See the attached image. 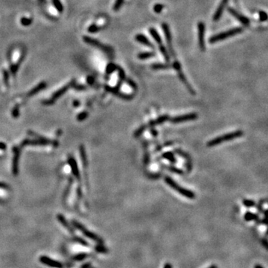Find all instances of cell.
I'll list each match as a JSON object with an SVG mask.
<instances>
[{
	"instance_id": "obj_32",
	"label": "cell",
	"mask_w": 268,
	"mask_h": 268,
	"mask_svg": "<svg viewBox=\"0 0 268 268\" xmlns=\"http://www.w3.org/2000/svg\"><path fill=\"white\" fill-rule=\"evenodd\" d=\"M21 22V24L24 26H30L32 23V20L31 18H27V17H23L20 20Z\"/></svg>"
},
{
	"instance_id": "obj_3",
	"label": "cell",
	"mask_w": 268,
	"mask_h": 268,
	"mask_svg": "<svg viewBox=\"0 0 268 268\" xmlns=\"http://www.w3.org/2000/svg\"><path fill=\"white\" fill-rule=\"evenodd\" d=\"M243 32V29L241 27H236L233 28V29H231L230 30L227 31V32H221V33L218 34V35H215L214 36H212V38L209 39V43H217L218 41H221V40H224L225 39H227L231 37H233L235 35H238V34L241 33Z\"/></svg>"
},
{
	"instance_id": "obj_45",
	"label": "cell",
	"mask_w": 268,
	"mask_h": 268,
	"mask_svg": "<svg viewBox=\"0 0 268 268\" xmlns=\"http://www.w3.org/2000/svg\"><path fill=\"white\" fill-rule=\"evenodd\" d=\"M87 82L89 83V84H92L94 82V78L92 77H87Z\"/></svg>"
},
{
	"instance_id": "obj_15",
	"label": "cell",
	"mask_w": 268,
	"mask_h": 268,
	"mask_svg": "<svg viewBox=\"0 0 268 268\" xmlns=\"http://www.w3.org/2000/svg\"><path fill=\"white\" fill-rule=\"evenodd\" d=\"M169 119L170 118L168 116L163 115V116H160V117L158 118L157 119H155V120H153V121H151V122L148 123V126L153 127L156 125H159V124L163 123V122H166L167 120H169Z\"/></svg>"
},
{
	"instance_id": "obj_52",
	"label": "cell",
	"mask_w": 268,
	"mask_h": 268,
	"mask_svg": "<svg viewBox=\"0 0 268 268\" xmlns=\"http://www.w3.org/2000/svg\"><path fill=\"white\" fill-rule=\"evenodd\" d=\"M151 134H153V136H156V135H157V132H156V130H154V129H151Z\"/></svg>"
},
{
	"instance_id": "obj_36",
	"label": "cell",
	"mask_w": 268,
	"mask_h": 268,
	"mask_svg": "<svg viewBox=\"0 0 268 268\" xmlns=\"http://www.w3.org/2000/svg\"><path fill=\"white\" fill-rule=\"evenodd\" d=\"M3 78H4L5 84L6 86H8L9 75H8V71L5 70V69H4V70H3Z\"/></svg>"
},
{
	"instance_id": "obj_13",
	"label": "cell",
	"mask_w": 268,
	"mask_h": 268,
	"mask_svg": "<svg viewBox=\"0 0 268 268\" xmlns=\"http://www.w3.org/2000/svg\"><path fill=\"white\" fill-rule=\"evenodd\" d=\"M135 39L137 42H139V43L141 44H143L145 46H148V47H151V48H153V45L151 43V42L148 40L146 37L144 35H142V34H139V35H136V37H135Z\"/></svg>"
},
{
	"instance_id": "obj_20",
	"label": "cell",
	"mask_w": 268,
	"mask_h": 268,
	"mask_svg": "<svg viewBox=\"0 0 268 268\" xmlns=\"http://www.w3.org/2000/svg\"><path fill=\"white\" fill-rule=\"evenodd\" d=\"M58 218L59 221H60V222L62 224H63V226L65 227V228L67 229V230H69V232H70V233H73V232H74V230H72V227H71L70 226H69V224H68L67 221H66V220H65V218H63V215H58Z\"/></svg>"
},
{
	"instance_id": "obj_21",
	"label": "cell",
	"mask_w": 268,
	"mask_h": 268,
	"mask_svg": "<svg viewBox=\"0 0 268 268\" xmlns=\"http://www.w3.org/2000/svg\"><path fill=\"white\" fill-rule=\"evenodd\" d=\"M155 55V53L153 52H141L138 55V58L140 60H146V59L152 58Z\"/></svg>"
},
{
	"instance_id": "obj_18",
	"label": "cell",
	"mask_w": 268,
	"mask_h": 268,
	"mask_svg": "<svg viewBox=\"0 0 268 268\" xmlns=\"http://www.w3.org/2000/svg\"><path fill=\"white\" fill-rule=\"evenodd\" d=\"M151 69H154V70H159V69H170V68L172 67V65L167 64V63H153L151 65Z\"/></svg>"
},
{
	"instance_id": "obj_22",
	"label": "cell",
	"mask_w": 268,
	"mask_h": 268,
	"mask_svg": "<svg viewBox=\"0 0 268 268\" xmlns=\"http://www.w3.org/2000/svg\"><path fill=\"white\" fill-rule=\"evenodd\" d=\"M159 51H160L161 53H162V55H163V57H164V58H165V61L168 62H168L170 61V56H169V55H168V52H167L166 48H165V46H164L163 45H162V44H159Z\"/></svg>"
},
{
	"instance_id": "obj_23",
	"label": "cell",
	"mask_w": 268,
	"mask_h": 268,
	"mask_svg": "<svg viewBox=\"0 0 268 268\" xmlns=\"http://www.w3.org/2000/svg\"><path fill=\"white\" fill-rule=\"evenodd\" d=\"M244 218L246 221H255V220H257L258 218V215H256V214L252 213V212H247L244 215Z\"/></svg>"
},
{
	"instance_id": "obj_41",
	"label": "cell",
	"mask_w": 268,
	"mask_h": 268,
	"mask_svg": "<svg viewBox=\"0 0 268 268\" xmlns=\"http://www.w3.org/2000/svg\"><path fill=\"white\" fill-rule=\"evenodd\" d=\"M172 67H173V68H174V69H176V72H180V71H182V70H181L180 63H179L178 61H176V60H175L174 63H173Z\"/></svg>"
},
{
	"instance_id": "obj_16",
	"label": "cell",
	"mask_w": 268,
	"mask_h": 268,
	"mask_svg": "<svg viewBox=\"0 0 268 268\" xmlns=\"http://www.w3.org/2000/svg\"><path fill=\"white\" fill-rule=\"evenodd\" d=\"M149 32L156 43H158L159 45L162 44V38H161L160 35H159V34L158 33L156 29H153V28H151L149 29Z\"/></svg>"
},
{
	"instance_id": "obj_47",
	"label": "cell",
	"mask_w": 268,
	"mask_h": 268,
	"mask_svg": "<svg viewBox=\"0 0 268 268\" xmlns=\"http://www.w3.org/2000/svg\"><path fill=\"white\" fill-rule=\"evenodd\" d=\"M75 89H77V90H83V89H85V86H80V85H77V86H75Z\"/></svg>"
},
{
	"instance_id": "obj_33",
	"label": "cell",
	"mask_w": 268,
	"mask_h": 268,
	"mask_svg": "<svg viewBox=\"0 0 268 268\" xmlns=\"http://www.w3.org/2000/svg\"><path fill=\"white\" fill-rule=\"evenodd\" d=\"M123 3H124V0H116L115 4H114V5H113V10L116 11H119V9L122 8Z\"/></svg>"
},
{
	"instance_id": "obj_46",
	"label": "cell",
	"mask_w": 268,
	"mask_h": 268,
	"mask_svg": "<svg viewBox=\"0 0 268 268\" xmlns=\"http://www.w3.org/2000/svg\"><path fill=\"white\" fill-rule=\"evenodd\" d=\"M128 83H129L130 86H131L133 88H134V89H136V85L135 84V83H134V82L132 81V80H128Z\"/></svg>"
},
{
	"instance_id": "obj_29",
	"label": "cell",
	"mask_w": 268,
	"mask_h": 268,
	"mask_svg": "<svg viewBox=\"0 0 268 268\" xmlns=\"http://www.w3.org/2000/svg\"><path fill=\"white\" fill-rule=\"evenodd\" d=\"M147 128H148V125H142V126H141L140 128H139V129L136 130V132H135V134H134L135 137H139V136H140L141 135L143 134L144 131H145V130H146Z\"/></svg>"
},
{
	"instance_id": "obj_40",
	"label": "cell",
	"mask_w": 268,
	"mask_h": 268,
	"mask_svg": "<svg viewBox=\"0 0 268 268\" xmlns=\"http://www.w3.org/2000/svg\"><path fill=\"white\" fill-rule=\"evenodd\" d=\"M80 154H81V158L83 159V162L84 163V165H86V153H85V151H84V148L83 147L80 148Z\"/></svg>"
},
{
	"instance_id": "obj_39",
	"label": "cell",
	"mask_w": 268,
	"mask_h": 268,
	"mask_svg": "<svg viewBox=\"0 0 268 268\" xmlns=\"http://www.w3.org/2000/svg\"><path fill=\"white\" fill-rule=\"evenodd\" d=\"M166 168H168V170H170V171H173V173H178V174H182V173H183V172H182V170L179 169V168H175V167H171V166H167V167H166Z\"/></svg>"
},
{
	"instance_id": "obj_17",
	"label": "cell",
	"mask_w": 268,
	"mask_h": 268,
	"mask_svg": "<svg viewBox=\"0 0 268 268\" xmlns=\"http://www.w3.org/2000/svg\"><path fill=\"white\" fill-rule=\"evenodd\" d=\"M46 82H41V83H39V84L36 86V87L34 88V89H32V90L31 91V92H29V94H28V96H32V95H35V94L38 93V92H40V91L43 90V89H44V88L46 87Z\"/></svg>"
},
{
	"instance_id": "obj_35",
	"label": "cell",
	"mask_w": 268,
	"mask_h": 268,
	"mask_svg": "<svg viewBox=\"0 0 268 268\" xmlns=\"http://www.w3.org/2000/svg\"><path fill=\"white\" fill-rule=\"evenodd\" d=\"M243 204L247 207H252L255 205V203L251 200H243Z\"/></svg>"
},
{
	"instance_id": "obj_8",
	"label": "cell",
	"mask_w": 268,
	"mask_h": 268,
	"mask_svg": "<svg viewBox=\"0 0 268 268\" xmlns=\"http://www.w3.org/2000/svg\"><path fill=\"white\" fill-rule=\"evenodd\" d=\"M74 83H75V80H72V81H71L69 84L66 85V86H64L63 87H62L61 89H60L59 90L57 91V92H55L53 95H52V98H51L50 100L46 101L44 102L45 104L50 105V104H54L55 101L56 100L57 98H58L59 97H60L61 95H63V94H64L65 92H66V91L69 89V87H70V86H74Z\"/></svg>"
},
{
	"instance_id": "obj_51",
	"label": "cell",
	"mask_w": 268,
	"mask_h": 268,
	"mask_svg": "<svg viewBox=\"0 0 268 268\" xmlns=\"http://www.w3.org/2000/svg\"><path fill=\"white\" fill-rule=\"evenodd\" d=\"M164 268H172V265L170 263H165L164 265Z\"/></svg>"
},
{
	"instance_id": "obj_7",
	"label": "cell",
	"mask_w": 268,
	"mask_h": 268,
	"mask_svg": "<svg viewBox=\"0 0 268 268\" xmlns=\"http://www.w3.org/2000/svg\"><path fill=\"white\" fill-rule=\"evenodd\" d=\"M197 117H198L197 114L195 113H193L175 116V117L172 118V119H169V120L170 122H172V123L177 124V123H182V122H189V121H194L195 120V119H197Z\"/></svg>"
},
{
	"instance_id": "obj_9",
	"label": "cell",
	"mask_w": 268,
	"mask_h": 268,
	"mask_svg": "<svg viewBox=\"0 0 268 268\" xmlns=\"http://www.w3.org/2000/svg\"><path fill=\"white\" fill-rule=\"evenodd\" d=\"M228 11L231 15H232L234 17L236 18L238 21L241 22V23H242L243 25H244V26H248L249 24V20L247 17L244 16L243 14H240L239 12H238L236 10L232 8H228Z\"/></svg>"
},
{
	"instance_id": "obj_38",
	"label": "cell",
	"mask_w": 268,
	"mask_h": 268,
	"mask_svg": "<svg viewBox=\"0 0 268 268\" xmlns=\"http://www.w3.org/2000/svg\"><path fill=\"white\" fill-rule=\"evenodd\" d=\"M86 256H87V255H86V253H80L75 255V256L74 257V259L76 260V261H82V260L85 259V258H86Z\"/></svg>"
},
{
	"instance_id": "obj_12",
	"label": "cell",
	"mask_w": 268,
	"mask_h": 268,
	"mask_svg": "<svg viewBox=\"0 0 268 268\" xmlns=\"http://www.w3.org/2000/svg\"><path fill=\"white\" fill-rule=\"evenodd\" d=\"M162 30H163V32H164V35H165V39H166L167 43H168V44L169 45L170 50H171V52H173L172 46H171L172 37H171V31H170V29H169V26H168V25L166 24V23H163V24L162 25Z\"/></svg>"
},
{
	"instance_id": "obj_53",
	"label": "cell",
	"mask_w": 268,
	"mask_h": 268,
	"mask_svg": "<svg viewBox=\"0 0 268 268\" xmlns=\"http://www.w3.org/2000/svg\"><path fill=\"white\" fill-rule=\"evenodd\" d=\"M90 266H91V264H89V263H87V264H83V265L82 266V268H89L90 267Z\"/></svg>"
},
{
	"instance_id": "obj_11",
	"label": "cell",
	"mask_w": 268,
	"mask_h": 268,
	"mask_svg": "<svg viewBox=\"0 0 268 268\" xmlns=\"http://www.w3.org/2000/svg\"><path fill=\"white\" fill-rule=\"evenodd\" d=\"M227 3H228V0H222V2H221V4L219 5L218 8H217L215 14H214L213 21L217 22L221 19V16H222L223 13H224V8H225L226 6H227Z\"/></svg>"
},
{
	"instance_id": "obj_54",
	"label": "cell",
	"mask_w": 268,
	"mask_h": 268,
	"mask_svg": "<svg viewBox=\"0 0 268 268\" xmlns=\"http://www.w3.org/2000/svg\"><path fill=\"white\" fill-rule=\"evenodd\" d=\"M254 268H264V267H263L261 265H260V264H255V265L254 266Z\"/></svg>"
},
{
	"instance_id": "obj_5",
	"label": "cell",
	"mask_w": 268,
	"mask_h": 268,
	"mask_svg": "<svg viewBox=\"0 0 268 268\" xmlns=\"http://www.w3.org/2000/svg\"><path fill=\"white\" fill-rule=\"evenodd\" d=\"M83 39L86 43H87V44H89V45H91V46H95V47H97V48H98V49L103 50L104 52H107V53H112L113 52L112 48L110 47V46H106V45H104V44H102V43H101L98 40H95V39L91 38H89V37H87V36L83 37Z\"/></svg>"
},
{
	"instance_id": "obj_1",
	"label": "cell",
	"mask_w": 268,
	"mask_h": 268,
	"mask_svg": "<svg viewBox=\"0 0 268 268\" xmlns=\"http://www.w3.org/2000/svg\"><path fill=\"white\" fill-rule=\"evenodd\" d=\"M243 132L241 131H237L233 133H229V134L222 135L221 136H218V137L215 138V139H212L209 142L207 143V146L208 147H214L216 146V145H220V144L223 143L224 142H227V141L232 140V139H238V138L241 137L243 136Z\"/></svg>"
},
{
	"instance_id": "obj_31",
	"label": "cell",
	"mask_w": 268,
	"mask_h": 268,
	"mask_svg": "<svg viewBox=\"0 0 268 268\" xmlns=\"http://www.w3.org/2000/svg\"><path fill=\"white\" fill-rule=\"evenodd\" d=\"M20 62H21V60H20L19 62H17V63H15V64L11 65V74L15 75V74L17 73V72L18 69H19L20 67Z\"/></svg>"
},
{
	"instance_id": "obj_49",
	"label": "cell",
	"mask_w": 268,
	"mask_h": 268,
	"mask_svg": "<svg viewBox=\"0 0 268 268\" xmlns=\"http://www.w3.org/2000/svg\"><path fill=\"white\" fill-rule=\"evenodd\" d=\"M149 159H150L149 155H148V154L145 155V164H147L148 162H149Z\"/></svg>"
},
{
	"instance_id": "obj_6",
	"label": "cell",
	"mask_w": 268,
	"mask_h": 268,
	"mask_svg": "<svg viewBox=\"0 0 268 268\" xmlns=\"http://www.w3.org/2000/svg\"><path fill=\"white\" fill-rule=\"evenodd\" d=\"M198 28V44L201 51H205V24L203 22H200L197 25Z\"/></svg>"
},
{
	"instance_id": "obj_48",
	"label": "cell",
	"mask_w": 268,
	"mask_h": 268,
	"mask_svg": "<svg viewBox=\"0 0 268 268\" xmlns=\"http://www.w3.org/2000/svg\"><path fill=\"white\" fill-rule=\"evenodd\" d=\"M261 243H262L263 245L264 246V247H265L266 249H267V240L266 239L262 240V241H261Z\"/></svg>"
},
{
	"instance_id": "obj_55",
	"label": "cell",
	"mask_w": 268,
	"mask_h": 268,
	"mask_svg": "<svg viewBox=\"0 0 268 268\" xmlns=\"http://www.w3.org/2000/svg\"><path fill=\"white\" fill-rule=\"evenodd\" d=\"M209 268H218V267H217L216 265H215V264H214V265H212V266H210L209 267Z\"/></svg>"
},
{
	"instance_id": "obj_24",
	"label": "cell",
	"mask_w": 268,
	"mask_h": 268,
	"mask_svg": "<svg viewBox=\"0 0 268 268\" xmlns=\"http://www.w3.org/2000/svg\"><path fill=\"white\" fill-rule=\"evenodd\" d=\"M117 69H118V71H119V79H120V80L119 81L117 86H116V89H119V86H121V83H122V82L123 81V80H125V72H124L123 69H122L121 67H118L117 66Z\"/></svg>"
},
{
	"instance_id": "obj_10",
	"label": "cell",
	"mask_w": 268,
	"mask_h": 268,
	"mask_svg": "<svg viewBox=\"0 0 268 268\" xmlns=\"http://www.w3.org/2000/svg\"><path fill=\"white\" fill-rule=\"evenodd\" d=\"M40 262L43 263V264H46V265L49 266V267H53V268H62L63 265L61 264V263L59 262L58 261H55V260L52 259V258H49L47 256H41L40 258Z\"/></svg>"
},
{
	"instance_id": "obj_50",
	"label": "cell",
	"mask_w": 268,
	"mask_h": 268,
	"mask_svg": "<svg viewBox=\"0 0 268 268\" xmlns=\"http://www.w3.org/2000/svg\"><path fill=\"white\" fill-rule=\"evenodd\" d=\"M6 148V145L3 142H0V149L5 150Z\"/></svg>"
},
{
	"instance_id": "obj_2",
	"label": "cell",
	"mask_w": 268,
	"mask_h": 268,
	"mask_svg": "<svg viewBox=\"0 0 268 268\" xmlns=\"http://www.w3.org/2000/svg\"><path fill=\"white\" fill-rule=\"evenodd\" d=\"M165 182L169 185L171 188H172L173 189L176 190V191H177L178 193L180 194L181 195L184 196L185 197L188 198V199H194L195 198V194L194 192H192L190 190L186 189V188H183V187L180 186L179 185H178L173 179H171L170 176H165Z\"/></svg>"
},
{
	"instance_id": "obj_37",
	"label": "cell",
	"mask_w": 268,
	"mask_h": 268,
	"mask_svg": "<svg viewBox=\"0 0 268 268\" xmlns=\"http://www.w3.org/2000/svg\"><path fill=\"white\" fill-rule=\"evenodd\" d=\"M259 20L261 22H264L267 20V14L266 12L263 11H259Z\"/></svg>"
},
{
	"instance_id": "obj_34",
	"label": "cell",
	"mask_w": 268,
	"mask_h": 268,
	"mask_svg": "<svg viewBox=\"0 0 268 268\" xmlns=\"http://www.w3.org/2000/svg\"><path fill=\"white\" fill-rule=\"evenodd\" d=\"M164 8V5L162 4H156L154 6H153V11L156 12V14H159L162 12V11L163 10Z\"/></svg>"
},
{
	"instance_id": "obj_28",
	"label": "cell",
	"mask_w": 268,
	"mask_h": 268,
	"mask_svg": "<svg viewBox=\"0 0 268 268\" xmlns=\"http://www.w3.org/2000/svg\"><path fill=\"white\" fill-rule=\"evenodd\" d=\"M95 249L98 252H100V253H107L108 252V249L106 248L103 244H98L95 246Z\"/></svg>"
},
{
	"instance_id": "obj_25",
	"label": "cell",
	"mask_w": 268,
	"mask_h": 268,
	"mask_svg": "<svg viewBox=\"0 0 268 268\" xmlns=\"http://www.w3.org/2000/svg\"><path fill=\"white\" fill-rule=\"evenodd\" d=\"M162 157L165 158V159H168V160H169L171 163H176V159H175L173 153H171V152L164 153L163 154H162Z\"/></svg>"
},
{
	"instance_id": "obj_30",
	"label": "cell",
	"mask_w": 268,
	"mask_h": 268,
	"mask_svg": "<svg viewBox=\"0 0 268 268\" xmlns=\"http://www.w3.org/2000/svg\"><path fill=\"white\" fill-rule=\"evenodd\" d=\"M101 29L100 27H98V26H96L95 24H92L88 28V32L89 33H96V32H99Z\"/></svg>"
},
{
	"instance_id": "obj_43",
	"label": "cell",
	"mask_w": 268,
	"mask_h": 268,
	"mask_svg": "<svg viewBox=\"0 0 268 268\" xmlns=\"http://www.w3.org/2000/svg\"><path fill=\"white\" fill-rule=\"evenodd\" d=\"M75 241H77V242H79L80 243V244H81L82 245H84V246H87V242H86V241H85L84 240H83V239H81V238H75Z\"/></svg>"
},
{
	"instance_id": "obj_14",
	"label": "cell",
	"mask_w": 268,
	"mask_h": 268,
	"mask_svg": "<svg viewBox=\"0 0 268 268\" xmlns=\"http://www.w3.org/2000/svg\"><path fill=\"white\" fill-rule=\"evenodd\" d=\"M14 157L13 162V171L15 175L17 174L18 172V163H19V156L20 151L17 148H14Z\"/></svg>"
},
{
	"instance_id": "obj_19",
	"label": "cell",
	"mask_w": 268,
	"mask_h": 268,
	"mask_svg": "<svg viewBox=\"0 0 268 268\" xmlns=\"http://www.w3.org/2000/svg\"><path fill=\"white\" fill-rule=\"evenodd\" d=\"M69 165H71V168H72V171H73L74 175H75L77 178H78L79 179V177H80V176H79L78 169H77V163H76V162H75V160L72 157H69Z\"/></svg>"
},
{
	"instance_id": "obj_42",
	"label": "cell",
	"mask_w": 268,
	"mask_h": 268,
	"mask_svg": "<svg viewBox=\"0 0 268 268\" xmlns=\"http://www.w3.org/2000/svg\"><path fill=\"white\" fill-rule=\"evenodd\" d=\"M87 116H88V114H87V113H86V112L81 113H80V115L77 116V119H78L79 121H82V120H83V119H86V118L87 117Z\"/></svg>"
},
{
	"instance_id": "obj_4",
	"label": "cell",
	"mask_w": 268,
	"mask_h": 268,
	"mask_svg": "<svg viewBox=\"0 0 268 268\" xmlns=\"http://www.w3.org/2000/svg\"><path fill=\"white\" fill-rule=\"evenodd\" d=\"M72 224H73L74 227H76L77 230L81 231L82 233H83V235H84L86 237L89 238V239H91V240H92V241H95V242H97L98 244H104V241H103V240L101 239V238H99V237L97 235H95V234L92 233V232H90V231L86 230V229L85 228V227H83V225H81V224H80V223L77 222V221H72Z\"/></svg>"
},
{
	"instance_id": "obj_27",
	"label": "cell",
	"mask_w": 268,
	"mask_h": 268,
	"mask_svg": "<svg viewBox=\"0 0 268 268\" xmlns=\"http://www.w3.org/2000/svg\"><path fill=\"white\" fill-rule=\"evenodd\" d=\"M52 3H53L54 6H55V8L58 10V12L61 13L63 10V5L62 3L60 2V0H52Z\"/></svg>"
},
{
	"instance_id": "obj_56",
	"label": "cell",
	"mask_w": 268,
	"mask_h": 268,
	"mask_svg": "<svg viewBox=\"0 0 268 268\" xmlns=\"http://www.w3.org/2000/svg\"><path fill=\"white\" fill-rule=\"evenodd\" d=\"M40 1L42 2L43 3H44V4L45 3H46V0H40Z\"/></svg>"
},
{
	"instance_id": "obj_26",
	"label": "cell",
	"mask_w": 268,
	"mask_h": 268,
	"mask_svg": "<svg viewBox=\"0 0 268 268\" xmlns=\"http://www.w3.org/2000/svg\"><path fill=\"white\" fill-rule=\"evenodd\" d=\"M116 69H117V66H116L114 63H109L106 69L107 75H110L111 73H113Z\"/></svg>"
},
{
	"instance_id": "obj_44",
	"label": "cell",
	"mask_w": 268,
	"mask_h": 268,
	"mask_svg": "<svg viewBox=\"0 0 268 268\" xmlns=\"http://www.w3.org/2000/svg\"><path fill=\"white\" fill-rule=\"evenodd\" d=\"M13 115L14 117H17V116H19V107H16L13 110Z\"/></svg>"
}]
</instances>
